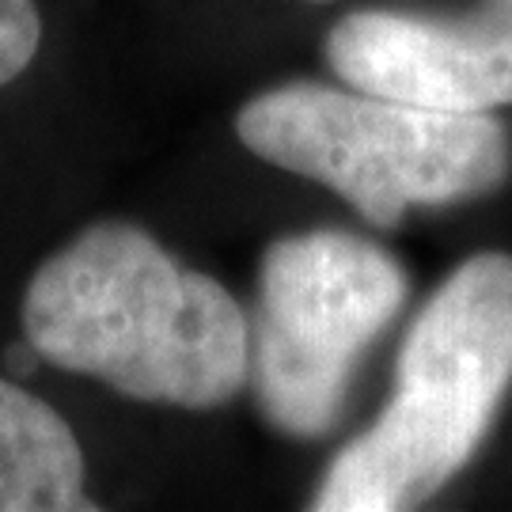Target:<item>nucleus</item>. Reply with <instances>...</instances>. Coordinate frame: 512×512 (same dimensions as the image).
Listing matches in <instances>:
<instances>
[{
    "instance_id": "nucleus-2",
    "label": "nucleus",
    "mask_w": 512,
    "mask_h": 512,
    "mask_svg": "<svg viewBox=\"0 0 512 512\" xmlns=\"http://www.w3.org/2000/svg\"><path fill=\"white\" fill-rule=\"evenodd\" d=\"M512 387V255L459 262L406 330L380 418L334 456L315 512H406L475 459Z\"/></svg>"
},
{
    "instance_id": "nucleus-8",
    "label": "nucleus",
    "mask_w": 512,
    "mask_h": 512,
    "mask_svg": "<svg viewBox=\"0 0 512 512\" xmlns=\"http://www.w3.org/2000/svg\"><path fill=\"white\" fill-rule=\"evenodd\" d=\"M4 361H8V368H12L16 376H27V372H31V368H35L38 361H42V357H38L35 346H31V342L23 338V346H8V353H4Z\"/></svg>"
},
{
    "instance_id": "nucleus-3",
    "label": "nucleus",
    "mask_w": 512,
    "mask_h": 512,
    "mask_svg": "<svg viewBox=\"0 0 512 512\" xmlns=\"http://www.w3.org/2000/svg\"><path fill=\"white\" fill-rule=\"evenodd\" d=\"M236 137L258 160L334 190L368 224L410 209L475 202L512 175V137L494 114L403 103L357 88L293 80L251 95Z\"/></svg>"
},
{
    "instance_id": "nucleus-5",
    "label": "nucleus",
    "mask_w": 512,
    "mask_h": 512,
    "mask_svg": "<svg viewBox=\"0 0 512 512\" xmlns=\"http://www.w3.org/2000/svg\"><path fill=\"white\" fill-rule=\"evenodd\" d=\"M323 57L357 92L494 114L512 107V0H478L467 16L361 8L330 27Z\"/></svg>"
},
{
    "instance_id": "nucleus-4",
    "label": "nucleus",
    "mask_w": 512,
    "mask_h": 512,
    "mask_svg": "<svg viewBox=\"0 0 512 512\" xmlns=\"http://www.w3.org/2000/svg\"><path fill=\"white\" fill-rule=\"evenodd\" d=\"M406 293L399 258L372 239L338 228L274 239L251 315V387L262 418L293 440L327 437Z\"/></svg>"
},
{
    "instance_id": "nucleus-1",
    "label": "nucleus",
    "mask_w": 512,
    "mask_h": 512,
    "mask_svg": "<svg viewBox=\"0 0 512 512\" xmlns=\"http://www.w3.org/2000/svg\"><path fill=\"white\" fill-rule=\"evenodd\" d=\"M23 338L46 365L137 403L217 410L251 380V323L236 296L122 220L92 224L38 266Z\"/></svg>"
},
{
    "instance_id": "nucleus-6",
    "label": "nucleus",
    "mask_w": 512,
    "mask_h": 512,
    "mask_svg": "<svg viewBox=\"0 0 512 512\" xmlns=\"http://www.w3.org/2000/svg\"><path fill=\"white\" fill-rule=\"evenodd\" d=\"M0 512H95L69 421L0 376Z\"/></svg>"
},
{
    "instance_id": "nucleus-7",
    "label": "nucleus",
    "mask_w": 512,
    "mask_h": 512,
    "mask_svg": "<svg viewBox=\"0 0 512 512\" xmlns=\"http://www.w3.org/2000/svg\"><path fill=\"white\" fill-rule=\"evenodd\" d=\"M42 46V16L35 0H0V88L27 73Z\"/></svg>"
}]
</instances>
